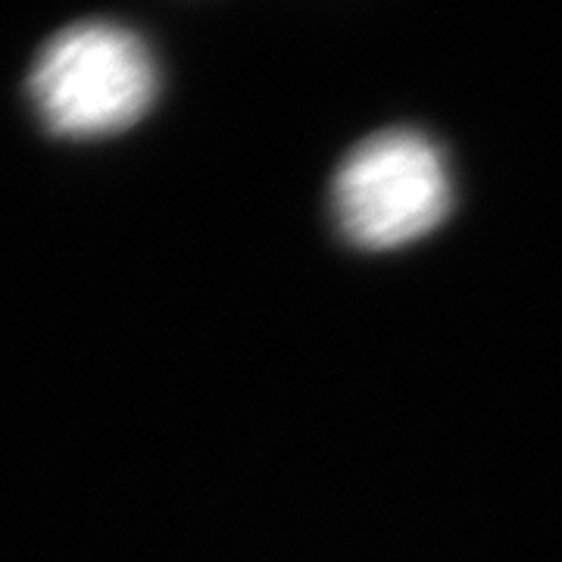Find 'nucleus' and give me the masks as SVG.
Masks as SVG:
<instances>
[{
    "label": "nucleus",
    "mask_w": 562,
    "mask_h": 562,
    "mask_svg": "<svg viewBox=\"0 0 562 562\" xmlns=\"http://www.w3.org/2000/svg\"><path fill=\"white\" fill-rule=\"evenodd\" d=\"M453 203L438 144L409 132H379L357 144L331 184L341 235L362 250H397L435 232Z\"/></svg>",
    "instance_id": "2"
},
{
    "label": "nucleus",
    "mask_w": 562,
    "mask_h": 562,
    "mask_svg": "<svg viewBox=\"0 0 562 562\" xmlns=\"http://www.w3.org/2000/svg\"><path fill=\"white\" fill-rule=\"evenodd\" d=\"M29 91L54 135L103 138L135 125L150 110L157 66L128 29L81 22L41 50Z\"/></svg>",
    "instance_id": "1"
}]
</instances>
